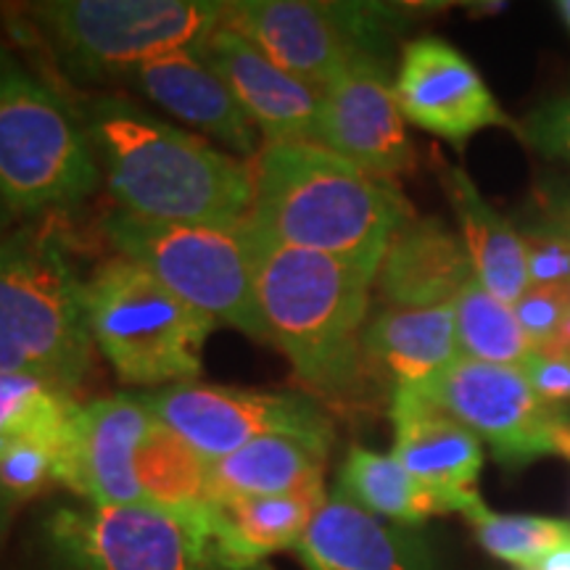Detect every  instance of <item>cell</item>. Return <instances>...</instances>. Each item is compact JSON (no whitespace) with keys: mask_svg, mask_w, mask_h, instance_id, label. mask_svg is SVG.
Returning a JSON list of instances; mask_svg holds the SVG:
<instances>
[{"mask_svg":"<svg viewBox=\"0 0 570 570\" xmlns=\"http://www.w3.org/2000/svg\"><path fill=\"white\" fill-rule=\"evenodd\" d=\"M441 188L452 204L479 283L499 302L515 306L529 294V267L520 233L491 206L462 167L441 164Z\"/></svg>","mask_w":570,"mask_h":570,"instance_id":"obj_22","label":"cell"},{"mask_svg":"<svg viewBox=\"0 0 570 570\" xmlns=\"http://www.w3.org/2000/svg\"><path fill=\"white\" fill-rule=\"evenodd\" d=\"M77 114L117 209L151 223H246L254 194L248 161L119 96L90 98Z\"/></svg>","mask_w":570,"mask_h":570,"instance_id":"obj_2","label":"cell"},{"mask_svg":"<svg viewBox=\"0 0 570 570\" xmlns=\"http://www.w3.org/2000/svg\"><path fill=\"white\" fill-rule=\"evenodd\" d=\"M525 377L533 386V391L544 399V402L554 404V407L570 410V362L562 356H541L533 354L529 365L523 367Z\"/></svg>","mask_w":570,"mask_h":570,"instance_id":"obj_34","label":"cell"},{"mask_svg":"<svg viewBox=\"0 0 570 570\" xmlns=\"http://www.w3.org/2000/svg\"><path fill=\"white\" fill-rule=\"evenodd\" d=\"M59 570H269L240 568L214 539L206 512L151 502L63 504L42 520Z\"/></svg>","mask_w":570,"mask_h":570,"instance_id":"obj_9","label":"cell"},{"mask_svg":"<svg viewBox=\"0 0 570 570\" xmlns=\"http://www.w3.org/2000/svg\"><path fill=\"white\" fill-rule=\"evenodd\" d=\"M533 352L562 356L570 344V288H529L512 306Z\"/></svg>","mask_w":570,"mask_h":570,"instance_id":"obj_31","label":"cell"},{"mask_svg":"<svg viewBox=\"0 0 570 570\" xmlns=\"http://www.w3.org/2000/svg\"><path fill=\"white\" fill-rule=\"evenodd\" d=\"M252 233L265 338L281 348L312 396L338 407L362 404L381 381L365 354L377 269Z\"/></svg>","mask_w":570,"mask_h":570,"instance_id":"obj_1","label":"cell"},{"mask_svg":"<svg viewBox=\"0 0 570 570\" xmlns=\"http://www.w3.org/2000/svg\"><path fill=\"white\" fill-rule=\"evenodd\" d=\"M475 281L468 248L436 217H410L394 238L375 275L377 296L386 306H444L454 304Z\"/></svg>","mask_w":570,"mask_h":570,"instance_id":"obj_20","label":"cell"},{"mask_svg":"<svg viewBox=\"0 0 570 570\" xmlns=\"http://www.w3.org/2000/svg\"><path fill=\"white\" fill-rule=\"evenodd\" d=\"M104 235L135 265L148 269L185 304L246 336L267 341L256 304L254 233L248 225L151 223L114 209Z\"/></svg>","mask_w":570,"mask_h":570,"instance_id":"obj_8","label":"cell"},{"mask_svg":"<svg viewBox=\"0 0 570 570\" xmlns=\"http://www.w3.org/2000/svg\"><path fill=\"white\" fill-rule=\"evenodd\" d=\"M63 439L24 436L0 441V489L17 508L59 483Z\"/></svg>","mask_w":570,"mask_h":570,"instance_id":"obj_30","label":"cell"},{"mask_svg":"<svg viewBox=\"0 0 570 570\" xmlns=\"http://www.w3.org/2000/svg\"><path fill=\"white\" fill-rule=\"evenodd\" d=\"M13 512H17V504H13L11 499L3 494V489H0V547H3L6 537H9Z\"/></svg>","mask_w":570,"mask_h":570,"instance_id":"obj_37","label":"cell"},{"mask_svg":"<svg viewBox=\"0 0 570 570\" xmlns=\"http://www.w3.org/2000/svg\"><path fill=\"white\" fill-rule=\"evenodd\" d=\"M125 82L175 119L223 142L233 154L244 159H254L259 154L262 146L252 119L235 101L230 88L219 80L217 71L190 46L140 63L125 77Z\"/></svg>","mask_w":570,"mask_h":570,"instance_id":"obj_18","label":"cell"},{"mask_svg":"<svg viewBox=\"0 0 570 570\" xmlns=\"http://www.w3.org/2000/svg\"><path fill=\"white\" fill-rule=\"evenodd\" d=\"M80 410L75 394L35 375L0 373V441L48 436L63 439Z\"/></svg>","mask_w":570,"mask_h":570,"instance_id":"obj_29","label":"cell"},{"mask_svg":"<svg viewBox=\"0 0 570 570\" xmlns=\"http://www.w3.org/2000/svg\"><path fill=\"white\" fill-rule=\"evenodd\" d=\"M214 0H46L19 9V30L71 80H125L140 63L194 46L225 21Z\"/></svg>","mask_w":570,"mask_h":570,"instance_id":"obj_5","label":"cell"},{"mask_svg":"<svg viewBox=\"0 0 570 570\" xmlns=\"http://www.w3.org/2000/svg\"><path fill=\"white\" fill-rule=\"evenodd\" d=\"M327 454V446L294 436L256 439L238 452L209 462L212 502L325 489Z\"/></svg>","mask_w":570,"mask_h":570,"instance_id":"obj_24","label":"cell"},{"mask_svg":"<svg viewBox=\"0 0 570 570\" xmlns=\"http://www.w3.org/2000/svg\"><path fill=\"white\" fill-rule=\"evenodd\" d=\"M156 423L142 394H119L80 404L61 446L59 487L85 504L142 502L135 458Z\"/></svg>","mask_w":570,"mask_h":570,"instance_id":"obj_15","label":"cell"},{"mask_svg":"<svg viewBox=\"0 0 570 570\" xmlns=\"http://www.w3.org/2000/svg\"><path fill=\"white\" fill-rule=\"evenodd\" d=\"M394 96L404 122L454 148H462L487 127L518 132V122L497 104L479 69L441 38H415L402 48Z\"/></svg>","mask_w":570,"mask_h":570,"instance_id":"obj_14","label":"cell"},{"mask_svg":"<svg viewBox=\"0 0 570 570\" xmlns=\"http://www.w3.org/2000/svg\"><path fill=\"white\" fill-rule=\"evenodd\" d=\"M325 497V489H309L277 497L219 499L209 508L212 533L235 566L262 568L269 554L296 550Z\"/></svg>","mask_w":570,"mask_h":570,"instance_id":"obj_23","label":"cell"},{"mask_svg":"<svg viewBox=\"0 0 570 570\" xmlns=\"http://www.w3.org/2000/svg\"><path fill=\"white\" fill-rule=\"evenodd\" d=\"M248 164L246 225L275 244L377 269L394 233L415 217L394 183L375 180L317 142H265Z\"/></svg>","mask_w":570,"mask_h":570,"instance_id":"obj_3","label":"cell"},{"mask_svg":"<svg viewBox=\"0 0 570 570\" xmlns=\"http://www.w3.org/2000/svg\"><path fill=\"white\" fill-rule=\"evenodd\" d=\"M562 360L570 362V344H568V348H566V354H562Z\"/></svg>","mask_w":570,"mask_h":570,"instance_id":"obj_40","label":"cell"},{"mask_svg":"<svg viewBox=\"0 0 570 570\" xmlns=\"http://www.w3.org/2000/svg\"><path fill=\"white\" fill-rule=\"evenodd\" d=\"M541 225L550 227V230H558L562 235H568V238H570V194H566L552 204L550 223H541Z\"/></svg>","mask_w":570,"mask_h":570,"instance_id":"obj_35","label":"cell"},{"mask_svg":"<svg viewBox=\"0 0 570 570\" xmlns=\"http://www.w3.org/2000/svg\"><path fill=\"white\" fill-rule=\"evenodd\" d=\"M462 515L475 531V539L491 558L510 562L518 570H529L547 554L570 544V523L539 515H502L473 499Z\"/></svg>","mask_w":570,"mask_h":570,"instance_id":"obj_28","label":"cell"},{"mask_svg":"<svg viewBox=\"0 0 570 570\" xmlns=\"http://www.w3.org/2000/svg\"><path fill=\"white\" fill-rule=\"evenodd\" d=\"M391 420L394 460L412 479L436 491L452 512L481 497L483 449L470 428L412 391H391Z\"/></svg>","mask_w":570,"mask_h":570,"instance_id":"obj_17","label":"cell"},{"mask_svg":"<svg viewBox=\"0 0 570 570\" xmlns=\"http://www.w3.org/2000/svg\"><path fill=\"white\" fill-rule=\"evenodd\" d=\"M338 491L373 515L396 525H420L433 515H446L449 504L394 460L375 449L352 446L338 470Z\"/></svg>","mask_w":570,"mask_h":570,"instance_id":"obj_25","label":"cell"},{"mask_svg":"<svg viewBox=\"0 0 570 570\" xmlns=\"http://www.w3.org/2000/svg\"><path fill=\"white\" fill-rule=\"evenodd\" d=\"M452 306L454 323H458L460 356L523 370L537 354L518 323L515 309L491 296L479 283V277L465 285V291Z\"/></svg>","mask_w":570,"mask_h":570,"instance_id":"obj_27","label":"cell"},{"mask_svg":"<svg viewBox=\"0 0 570 570\" xmlns=\"http://www.w3.org/2000/svg\"><path fill=\"white\" fill-rule=\"evenodd\" d=\"M92 344L127 386L198 381L217 323L185 304L127 256H111L85 283Z\"/></svg>","mask_w":570,"mask_h":570,"instance_id":"obj_7","label":"cell"},{"mask_svg":"<svg viewBox=\"0 0 570 570\" xmlns=\"http://www.w3.org/2000/svg\"><path fill=\"white\" fill-rule=\"evenodd\" d=\"M101 180L75 106L0 46V202L6 209L40 214L75 206Z\"/></svg>","mask_w":570,"mask_h":570,"instance_id":"obj_6","label":"cell"},{"mask_svg":"<svg viewBox=\"0 0 570 570\" xmlns=\"http://www.w3.org/2000/svg\"><path fill=\"white\" fill-rule=\"evenodd\" d=\"M531 288H570V238L550 227L520 233Z\"/></svg>","mask_w":570,"mask_h":570,"instance_id":"obj_32","label":"cell"},{"mask_svg":"<svg viewBox=\"0 0 570 570\" xmlns=\"http://www.w3.org/2000/svg\"><path fill=\"white\" fill-rule=\"evenodd\" d=\"M142 399L156 420L173 428L206 462L223 460L265 436H294L333 446V423L315 396L190 381L142 394Z\"/></svg>","mask_w":570,"mask_h":570,"instance_id":"obj_12","label":"cell"},{"mask_svg":"<svg viewBox=\"0 0 570 570\" xmlns=\"http://www.w3.org/2000/svg\"><path fill=\"white\" fill-rule=\"evenodd\" d=\"M529 570H570V544L550 552L544 560H539L537 566Z\"/></svg>","mask_w":570,"mask_h":570,"instance_id":"obj_36","label":"cell"},{"mask_svg":"<svg viewBox=\"0 0 570 570\" xmlns=\"http://www.w3.org/2000/svg\"><path fill=\"white\" fill-rule=\"evenodd\" d=\"M402 9L381 3L235 0L223 24L240 32L277 67L325 90L360 56H386Z\"/></svg>","mask_w":570,"mask_h":570,"instance_id":"obj_10","label":"cell"},{"mask_svg":"<svg viewBox=\"0 0 570 570\" xmlns=\"http://www.w3.org/2000/svg\"><path fill=\"white\" fill-rule=\"evenodd\" d=\"M487 441L499 465L518 470L560 454L570 410L544 402L523 370L458 356L425 391H412Z\"/></svg>","mask_w":570,"mask_h":570,"instance_id":"obj_11","label":"cell"},{"mask_svg":"<svg viewBox=\"0 0 570 570\" xmlns=\"http://www.w3.org/2000/svg\"><path fill=\"white\" fill-rule=\"evenodd\" d=\"M9 217H11V212L6 209L3 202H0V240H3L6 235H9V233H6V227H9Z\"/></svg>","mask_w":570,"mask_h":570,"instance_id":"obj_38","label":"cell"},{"mask_svg":"<svg viewBox=\"0 0 570 570\" xmlns=\"http://www.w3.org/2000/svg\"><path fill=\"white\" fill-rule=\"evenodd\" d=\"M558 11H560L562 21H566V24H568V30H570V0H560Z\"/></svg>","mask_w":570,"mask_h":570,"instance_id":"obj_39","label":"cell"},{"mask_svg":"<svg viewBox=\"0 0 570 570\" xmlns=\"http://www.w3.org/2000/svg\"><path fill=\"white\" fill-rule=\"evenodd\" d=\"M518 135L533 151L570 161V92L531 111L525 122L518 125Z\"/></svg>","mask_w":570,"mask_h":570,"instance_id":"obj_33","label":"cell"},{"mask_svg":"<svg viewBox=\"0 0 570 570\" xmlns=\"http://www.w3.org/2000/svg\"><path fill=\"white\" fill-rule=\"evenodd\" d=\"M135 479L140 483L142 502L180 512L212 508L209 462L161 420H156L135 458Z\"/></svg>","mask_w":570,"mask_h":570,"instance_id":"obj_26","label":"cell"},{"mask_svg":"<svg viewBox=\"0 0 570 570\" xmlns=\"http://www.w3.org/2000/svg\"><path fill=\"white\" fill-rule=\"evenodd\" d=\"M190 48L217 71L267 142H315L323 90L288 75L227 24L214 27Z\"/></svg>","mask_w":570,"mask_h":570,"instance_id":"obj_16","label":"cell"},{"mask_svg":"<svg viewBox=\"0 0 570 570\" xmlns=\"http://www.w3.org/2000/svg\"><path fill=\"white\" fill-rule=\"evenodd\" d=\"M365 354L391 391H425L460 356L454 306H386L365 327Z\"/></svg>","mask_w":570,"mask_h":570,"instance_id":"obj_21","label":"cell"},{"mask_svg":"<svg viewBox=\"0 0 570 570\" xmlns=\"http://www.w3.org/2000/svg\"><path fill=\"white\" fill-rule=\"evenodd\" d=\"M306 570H436L417 533L362 510L336 489L296 544Z\"/></svg>","mask_w":570,"mask_h":570,"instance_id":"obj_19","label":"cell"},{"mask_svg":"<svg viewBox=\"0 0 570 570\" xmlns=\"http://www.w3.org/2000/svg\"><path fill=\"white\" fill-rule=\"evenodd\" d=\"M85 283L61 235L24 225L0 240V373L75 394L92 362Z\"/></svg>","mask_w":570,"mask_h":570,"instance_id":"obj_4","label":"cell"},{"mask_svg":"<svg viewBox=\"0 0 570 570\" xmlns=\"http://www.w3.org/2000/svg\"><path fill=\"white\" fill-rule=\"evenodd\" d=\"M315 142L375 180L394 183L417 167L386 59L360 56L327 85Z\"/></svg>","mask_w":570,"mask_h":570,"instance_id":"obj_13","label":"cell"}]
</instances>
